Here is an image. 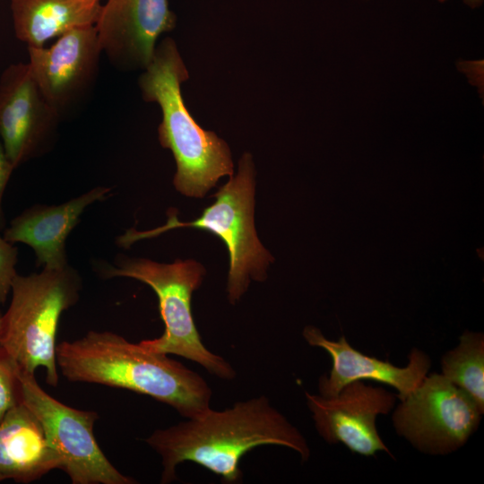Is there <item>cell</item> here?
<instances>
[{
	"mask_svg": "<svg viewBox=\"0 0 484 484\" xmlns=\"http://www.w3.org/2000/svg\"><path fill=\"white\" fill-rule=\"evenodd\" d=\"M145 442L161 458L163 484L177 480V466L186 461L219 475L226 483H237L242 479L240 460L261 445L290 448L302 461L310 456L301 432L264 395L223 411L210 408L199 416L154 430Z\"/></svg>",
	"mask_w": 484,
	"mask_h": 484,
	"instance_id": "cell-1",
	"label": "cell"
},
{
	"mask_svg": "<svg viewBox=\"0 0 484 484\" xmlns=\"http://www.w3.org/2000/svg\"><path fill=\"white\" fill-rule=\"evenodd\" d=\"M307 404L320 436L329 444L341 443L353 453L371 456L391 454L379 436L376 419L389 413L397 395L382 387L354 381L333 397L306 393Z\"/></svg>",
	"mask_w": 484,
	"mask_h": 484,
	"instance_id": "cell-11",
	"label": "cell"
},
{
	"mask_svg": "<svg viewBox=\"0 0 484 484\" xmlns=\"http://www.w3.org/2000/svg\"><path fill=\"white\" fill-rule=\"evenodd\" d=\"M400 402L392 417L396 433L419 452L433 455L465 445L484 412L465 391L437 373L427 375Z\"/></svg>",
	"mask_w": 484,
	"mask_h": 484,
	"instance_id": "cell-8",
	"label": "cell"
},
{
	"mask_svg": "<svg viewBox=\"0 0 484 484\" xmlns=\"http://www.w3.org/2000/svg\"><path fill=\"white\" fill-rule=\"evenodd\" d=\"M82 280L71 265L17 274L8 309L3 314L0 348L20 368L34 374L42 367L46 382L58 385L56 333L64 311L79 299Z\"/></svg>",
	"mask_w": 484,
	"mask_h": 484,
	"instance_id": "cell-4",
	"label": "cell"
},
{
	"mask_svg": "<svg viewBox=\"0 0 484 484\" xmlns=\"http://www.w3.org/2000/svg\"><path fill=\"white\" fill-rule=\"evenodd\" d=\"M61 122L28 63L4 69L0 77V140L14 169L48 152L54 146Z\"/></svg>",
	"mask_w": 484,
	"mask_h": 484,
	"instance_id": "cell-10",
	"label": "cell"
},
{
	"mask_svg": "<svg viewBox=\"0 0 484 484\" xmlns=\"http://www.w3.org/2000/svg\"><path fill=\"white\" fill-rule=\"evenodd\" d=\"M28 53L31 74L59 118L81 111L99 76L102 51L95 26L72 30L50 47H29Z\"/></svg>",
	"mask_w": 484,
	"mask_h": 484,
	"instance_id": "cell-9",
	"label": "cell"
},
{
	"mask_svg": "<svg viewBox=\"0 0 484 484\" xmlns=\"http://www.w3.org/2000/svg\"><path fill=\"white\" fill-rule=\"evenodd\" d=\"M255 169L252 156L245 153L238 162L235 177L213 195L215 201L195 220L182 222L177 214L169 213L167 223L149 231L129 229L119 243L129 246L147 238L177 228H194L210 231L227 246L229 267L227 292L229 302L236 303L246 292L250 279L263 281L272 256L260 242L254 225Z\"/></svg>",
	"mask_w": 484,
	"mask_h": 484,
	"instance_id": "cell-6",
	"label": "cell"
},
{
	"mask_svg": "<svg viewBox=\"0 0 484 484\" xmlns=\"http://www.w3.org/2000/svg\"><path fill=\"white\" fill-rule=\"evenodd\" d=\"M439 3H445L448 0H436ZM463 3L469 7L475 9L480 7L483 4L484 0H462Z\"/></svg>",
	"mask_w": 484,
	"mask_h": 484,
	"instance_id": "cell-21",
	"label": "cell"
},
{
	"mask_svg": "<svg viewBox=\"0 0 484 484\" xmlns=\"http://www.w3.org/2000/svg\"><path fill=\"white\" fill-rule=\"evenodd\" d=\"M187 78L175 41L166 38L156 47L138 83L143 98L156 102L161 109L159 141L176 160V189L186 196L201 198L220 177L233 175V162L226 142L203 129L186 108L181 83Z\"/></svg>",
	"mask_w": 484,
	"mask_h": 484,
	"instance_id": "cell-3",
	"label": "cell"
},
{
	"mask_svg": "<svg viewBox=\"0 0 484 484\" xmlns=\"http://www.w3.org/2000/svg\"><path fill=\"white\" fill-rule=\"evenodd\" d=\"M14 167L12 165L8 160L4 149L3 147L2 142L0 140V225L3 219L2 212V200L3 195L7 186V183L11 177V175L13 171Z\"/></svg>",
	"mask_w": 484,
	"mask_h": 484,
	"instance_id": "cell-20",
	"label": "cell"
},
{
	"mask_svg": "<svg viewBox=\"0 0 484 484\" xmlns=\"http://www.w3.org/2000/svg\"><path fill=\"white\" fill-rule=\"evenodd\" d=\"M177 16L169 0H107L95 23L102 54L118 70H144L159 37L172 30Z\"/></svg>",
	"mask_w": 484,
	"mask_h": 484,
	"instance_id": "cell-12",
	"label": "cell"
},
{
	"mask_svg": "<svg viewBox=\"0 0 484 484\" xmlns=\"http://www.w3.org/2000/svg\"><path fill=\"white\" fill-rule=\"evenodd\" d=\"M61 465L36 416L22 402L13 407L0 421V481L33 482Z\"/></svg>",
	"mask_w": 484,
	"mask_h": 484,
	"instance_id": "cell-15",
	"label": "cell"
},
{
	"mask_svg": "<svg viewBox=\"0 0 484 484\" xmlns=\"http://www.w3.org/2000/svg\"><path fill=\"white\" fill-rule=\"evenodd\" d=\"M19 366L0 348V421L22 402Z\"/></svg>",
	"mask_w": 484,
	"mask_h": 484,
	"instance_id": "cell-18",
	"label": "cell"
},
{
	"mask_svg": "<svg viewBox=\"0 0 484 484\" xmlns=\"http://www.w3.org/2000/svg\"><path fill=\"white\" fill-rule=\"evenodd\" d=\"M17 259V248L0 236V304L6 301L13 281L18 274L15 269Z\"/></svg>",
	"mask_w": 484,
	"mask_h": 484,
	"instance_id": "cell-19",
	"label": "cell"
},
{
	"mask_svg": "<svg viewBox=\"0 0 484 484\" xmlns=\"http://www.w3.org/2000/svg\"><path fill=\"white\" fill-rule=\"evenodd\" d=\"M56 363L70 382L130 390L166 403L186 419L208 411L212 390L196 372L111 332L89 331L56 345Z\"/></svg>",
	"mask_w": 484,
	"mask_h": 484,
	"instance_id": "cell-2",
	"label": "cell"
},
{
	"mask_svg": "<svg viewBox=\"0 0 484 484\" xmlns=\"http://www.w3.org/2000/svg\"><path fill=\"white\" fill-rule=\"evenodd\" d=\"M2 319H3V313L0 310V333H1V327H2Z\"/></svg>",
	"mask_w": 484,
	"mask_h": 484,
	"instance_id": "cell-22",
	"label": "cell"
},
{
	"mask_svg": "<svg viewBox=\"0 0 484 484\" xmlns=\"http://www.w3.org/2000/svg\"><path fill=\"white\" fill-rule=\"evenodd\" d=\"M95 266L104 280L131 278L145 283L155 292L164 332L160 337L140 341L143 347L194 361L224 380H232L236 376L229 362L203 345L194 321L192 295L200 287L205 273L201 264L194 260L161 264L145 258L119 256L115 264L102 261Z\"/></svg>",
	"mask_w": 484,
	"mask_h": 484,
	"instance_id": "cell-5",
	"label": "cell"
},
{
	"mask_svg": "<svg viewBox=\"0 0 484 484\" xmlns=\"http://www.w3.org/2000/svg\"><path fill=\"white\" fill-rule=\"evenodd\" d=\"M303 337L310 346L324 349L332 358L329 376H322L318 382L319 394L324 397L336 396L351 382L371 380L395 388L397 398L402 401L421 384L431 367L430 358L419 349H413L408 365L400 367L361 353L344 336L338 341L328 340L315 326H307Z\"/></svg>",
	"mask_w": 484,
	"mask_h": 484,
	"instance_id": "cell-13",
	"label": "cell"
},
{
	"mask_svg": "<svg viewBox=\"0 0 484 484\" xmlns=\"http://www.w3.org/2000/svg\"><path fill=\"white\" fill-rule=\"evenodd\" d=\"M22 402L42 426L49 445L59 455L61 469L73 484H134L100 449L93 427L94 411L70 407L47 393L34 374L19 369Z\"/></svg>",
	"mask_w": 484,
	"mask_h": 484,
	"instance_id": "cell-7",
	"label": "cell"
},
{
	"mask_svg": "<svg viewBox=\"0 0 484 484\" xmlns=\"http://www.w3.org/2000/svg\"><path fill=\"white\" fill-rule=\"evenodd\" d=\"M440 373L465 391L484 411V337L481 333L465 332L459 344L441 360Z\"/></svg>",
	"mask_w": 484,
	"mask_h": 484,
	"instance_id": "cell-17",
	"label": "cell"
},
{
	"mask_svg": "<svg viewBox=\"0 0 484 484\" xmlns=\"http://www.w3.org/2000/svg\"><path fill=\"white\" fill-rule=\"evenodd\" d=\"M111 188L96 186L60 204H35L12 220L4 229L8 242L22 243L31 247L36 265L42 268H61L68 264L65 242L91 204L103 201Z\"/></svg>",
	"mask_w": 484,
	"mask_h": 484,
	"instance_id": "cell-14",
	"label": "cell"
},
{
	"mask_svg": "<svg viewBox=\"0 0 484 484\" xmlns=\"http://www.w3.org/2000/svg\"><path fill=\"white\" fill-rule=\"evenodd\" d=\"M100 0H11L16 38L27 47H42L78 28L95 25Z\"/></svg>",
	"mask_w": 484,
	"mask_h": 484,
	"instance_id": "cell-16",
	"label": "cell"
}]
</instances>
